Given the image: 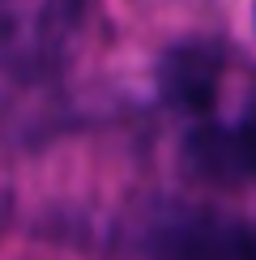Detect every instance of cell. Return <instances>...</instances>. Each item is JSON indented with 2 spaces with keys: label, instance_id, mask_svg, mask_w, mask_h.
Here are the masks:
<instances>
[{
  "label": "cell",
  "instance_id": "obj_3",
  "mask_svg": "<svg viewBox=\"0 0 256 260\" xmlns=\"http://www.w3.org/2000/svg\"><path fill=\"white\" fill-rule=\"evenodd\" d=\"M222 64H227L222 47L209 39L175 43L158 64V90L175 111L205 120V115H213V103L222 90Z\"/></svg>",
  "mask_w": 256,
  "mask_h": 260
},
{
  "label": "cell",
  "instance_id": "obj_4",
  "mask_svg": "<svg viewBox=\"0 0 256 260\" xmlns=\"http://www.w3.org/2000/svg\"><path fill=\"white\" fill-rule=\"evenodd\" d=\"M5 226H9V192L0 188V235H5Z\"/></svg>",
  "mask_w": 256,
  "mask_h": 260
},
{
  "label": "cell",
  "instance_id": "obj_1",
  "mask_svg": "<svg viewBox=\"0 0 256 260\" xmlns=\"http://www.w3.org/2000/svg\"><path fill=\"white\" fill-rule=\"evenodd\" d=\"M81 26V0H0V60L17 77H43Z\"/></svg>",
  "mask_w": 256,
  "mask_h": 260
},
{
  "label": "cell",
  "instance_id": "obj_2",
  "mask_svg": "<svg viewBox=\"0 0 256 260\" xmlns=\"http://www.w3.org/2000/svg\"><path fill=\"white\" fill-rule=\"evenodd\" d=\"M184 158L197 175L218 183H256V77L231 120L205 115L184 141Z\"/></svg>",
  "mask_w": 256,
  "mask_h": 260
}]
</instances>
